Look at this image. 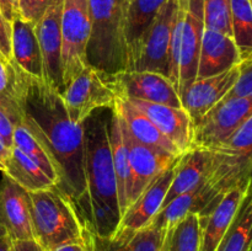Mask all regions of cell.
Masks as SVG:
<instances>
[{"instance_id":"cell-1","label":"cell","mask_w":252,"mask_h":251,"mask_svg":"<svg viewBox=\"0 0 252 251\" xmlns=\"http://www.w3.org/2000/svg\"><path fill=\"white\" fill-rule=\"evenodd\" d=\"M19 106L22 125L47 148L59 170V189L73 202L85 192L83 123L69 120L61 91L44 79L19 68Z\"/></svg>"},{"instance_id":"cell-2","label":"cell","mask_w":252,"mask_h":251,"mask_svg":"<svg viewBox=\"0 0 252 251\" xmlns=\"http://www.w3.org/2000/svg\"><path fill=\"white\" fill-rule=\"evenodd\" d=\"M108 121L110 110L101 108L83 122L85 192L74 206L81 223L100 238L112 236L121 220Z\"/></svg>"},{"instance_id":"cell-3","label":"cell","mask_w":252,"mask_h":251,"mask_svg":"<svg viewBox=\"0 0 252 251\" xmlns=\"http://www.w3.org/2000/svg\"><path fill=\"white\" fill-rule=\"evenodd\" d=\"M90 36L86 47L89 65L107 74L127 70L128 51L123 10L117 0H88Z\"/></svg>"},{"instance_id":"cell-4","label":"cell","mask_w":252,"mask_h":251,"mask_svg":"<svg viewBox=\"0 0 252 251\" xmlns=\"http://www.w3.org/2000/svg\"><path fill=\"white\" fill-rule=\"evenodd\" d=\"M33 238L46 251L83 240V223L73 202L57 186L29 192Z\"/></svg>"},{"instance_id":"cell-5","label":"cell","mask_w":252,"mask_h":251,"mask_svg":"<svg viewBox=\"0 0 252 251\" xmlns=\"http://www.w3.org/2000/svg\"><path fill=\"white\" fill-rule=\"evenodd\" d=\"M203 0H177L169 49V80L180 96L196 80L203 36Z\"/></svg>"},{"instance_id":"cell-6","label":"cell","mask_w":252,"mask_h":251,"mask_svg":"<svg viewBox=\"0 0 252 251\" xmlns=\"http://www.w3.org/2000/svg\"><path fill=\"white\" fill-rule=\"evenodd\" d=\"M115 75L88 65L61 91L71 122L81 125L96 110L113 107L120 97Z\"/></svg>"},{"instance_id":"cell-7","label":"cell","mask_w":252,"mask_h":251,"mask_svg":"<svg viewBox=\"0 0 252 251\" xmlns=\"http://www.w3.org/2000/svg\"><path fill=\"white\" fill-rule=\"evenodd\" d=\"M176 12L177 0H167L162 5L128 54L126 71H152L169 76V49Z\"/></svg>"},{"instance_id":"cell-8","label":"cell","mask_w":252,"mask_h":251,"mask_svg":"<svg viewBox=\"0 0 252 251\" xmlns=\"http://www.w3.org/2000/svg\"><path fill=\"white\" fill-rule=\"evenodd\" d=\"M62 90L89 65L86 47L90 36L88 0H63L62 7Z\"/></svg>"},{"instance_id":"cell-9","label":"cell","mask_w":252,"mask_h":251,"mask_svg":"<svg viewBox=\"0 0 252 251\" xmlns=\"http://www.w3.org/2000/svg\"><path fill=\"white\" fill-rule=\"evenodd\" d=\"M252 116V97L221 100L193 125L192 148L212 149Z\"/></svg>"},{"instance_id":"cell-10","label":"cell","mask_w":252,"mask_h":251,"mask_svg":"<svg viewBox=\"0 0 252 251\" xmlns=\"http://www.w3.org/2000/svg\"><path fill=\"white\" fill-rule=\"evenodd\" d=\"M115 108V107H113ZM116 110V108H115ZM117 112V110H116ZM122 130V138L128 153V162L130 170V199L129 204L137 198L140 192L165 169L174 164L182 155L175 157L161 150L153 149L140 144L128 132L120 113L117 112ZM128 208V207H127Z\"/></svg>"},{"instance_id":"cell-11","label":"cell","mask_w":252,"mask_h":251,"mask_svg":"<svg viewBox=\"0 0 252 251\" xmlns=\"http://www.w3.org/2000/svg\"><path fill=\"white\" fill-rule=\"evenodd\" d=\"M179 160L160 172L128 206L121 217L120 224L115 233H133L152 223L155 216L162 208L165 196L174 179L175 167Z\"/></svg>"},{"instance_id":"cell-12","label":"cell","mask_w":252,"mask_h":251,"mask_svg":"<svg viewBox=\"0 0 252 251\" xmlns=\"http://www.w3.org/2000/svg\"><path fill=\"white\" fill-rule=\"evenodd\" d=\"M62 7L63 0H54L34 25L43 64V79L62 91Z\"/></svg>"},{"instance_id":"cell-13","label":"cell","mask_w":252,"mask_h":251,"mask_svg":"<svg viewBox=\"0 0 252 251\" xmlns=\"http://www.w3.org/2000/svg\"><path fill=\"white\" fill-rule=\"evenodd\" d=\"M0 223L11 240H32L29 192L6 175L0 181Z\"/></svg>"},{"instance_id":"cell-14","label":"cell","mask_w":252,"mask_h":251,"mask_svg":"<svg viewBox=\"0 0 252 251\" xmlns=\"http://www.w3.org/2000/svg\"><path fill=\"white\" fill-rule=\"evenodd\" d=\"M120 96L161 105L181 107V100L166 76L152 71H123L116 74Z\"/></svg>"},{"instance_id":"cell-15","label":"cell","mask_w":252,"mask_h":251,"mask_svg":"<svg viewBox=\"0 0 252 251\" xmlns=\"http://www.w3.org/2000/svg\"><path fill=\"white\" fill-rule=\"evenodd\" d=\"M127 100H129L138 110L142 111L181 154H185L191 149L193 139V123L184 108L135 98Z\"/></svg>"},{"instance_id":"cell-16","label":"cell","mask_w":252,"mask_h":251,"mask_svg":"<svg viewBox=\"0 0 252 251\" xmlns=\"http://www.w3.org/2000/svg\"><path fill=\"white\" fill-rule=\"evenodd\" d=\"M239 64L218 75L196 79L180 96L181 107L189 113L193 125L230 90L239 75Z\"/></svg>"},{"instance_id":"cell-17","label":"cell","mask_w":252,"mask_h":251,"mask_svg":"<svg viewBox=\"0 0 252 251\" xmlns=\"http://www.w3.org/2000/svg\"><path fill=\"white\" fill-rule=\"evenodd\" d=\"M251 192V182L235 187L221 198L201 224L199 251H217L221 239L233 223L244 198Z\"/></svg>"},{"instance_id":"cell-18","label":"cell","mask_w":252,"mask_h":251,"mask_svg":"<svg viewBox=\"0 0 252 251\" xmlns=\"http://www.w3.org/2000/svg\"><path fill=\"white\" fill-rule=\"evenodd\" d=\"M243 61L233 37L204 30L197 65V78H209L233 68Z\"/></svg>"},{"instance_id":"cell-19","label":"cell","mask_w":252,"mask_h":251,"mask_svg":"<svg viewBox=\"0 0 252 251\" xmlns=\"http://www.w3.org/2000/svg\"><path fill=\"white\" fill-rule=\"evenodd\" d=\"M216 153L203 148H191L185 153L175 167L174 179L165 196L162 207L203 182L213 166Z\"/></svg>"},{"instance_id":"cell-20","label":"cell","mask_w":252,"mask_h":251,"mask_svg":"<svg viewBox=\"0 0 252 251\" xmlns=\"http://www.w3.org/2000/svg\"><path fill=\"white\" fill-rule=\"evenodd\" d=\"M113 107L120 113L121 118H122L123 123L127 127L130 135L140 144L147 145L153 149L169 153L175 157L182 155L176 149V147L160 133V130L155 127L154 123L142 111L138 110L129 100L120 96L116 100Z\"/></svg>"},{"instance_id":"cell-21","label":"cell","mask_w":252,"mask_h":251,"mask_svg":"<svg viewBox=\"0 0 252 251\" xmlns=\"http://www.w3.org/2000/svg\"><path fill=\"white\" fill-rule=\"evenodd\" d=\"M11 61L29 75L43 79V64L34 26L19 16L11 21Z\"/></svg>"},{"instance_id":"cell-22","label":"cell","mask_w":252,"mask_h":251,"mask_svg":"<svg viewBox=\"0 0 252 251\" xmlns=\"http://www.w3.org/2000/svg\"><path fill=\"white\" fill-rule=\"evenodd\" d=\"M108 140H110L111 157L115 169L116 181H117L118 203H120L121 217L129 206L130 199V170L128 162V153L122 138L120 118L115 108L110 110L108 121Z\"/></svg>"},{"instance_id":"cell-23","label":"cell","mask_w":252,"mask_h":251,"mask_svg":"<svg viewBox=\"0 0 252 251\" xmlns=\"http://www.w3.org/2000/svg\"><path fill=\"white\" fill-rule=\"evenodd\" d=\"M162 238L161 229L150 223L133 233H115L110 238L94 235V251H160Z\"/></svg>"},{"instance_id":"cell-24","label":"cell","mask_w":252,"mask_h":251,"mask_svg":"<svg viewBox=\"0 0 252 251\" xmlns=\"http://www.w3.org/2000/svg\"><path fill=\"white\" fill-rule=\"evenodd\" d=\"M2 174L14 180L27 192L39 191L56 186V184L44 174L43 170L31 157H27L14 145L10 148Z\"/></svg>"},{"instance_id":"cell-25","label":"cell","mask_w":252,"mask_h":251,"mask_svg":"<svg viewBox=\"0 0 252 251\" xmlns=\"http://www.w3.org/2000/svg\"><path fill=\"white\" fill-rule=\"evenodd\" d=\"M166 1L167 0H128L123 9V30L128 54Z\"/></svg>"},{"instance_id":"cell-26","label":"cell","mask_w":252,"mask_h":251,"mask_svg":"<svg viewBox=\"0 0 252 251\" xmlns=\"http://www.w3.org/2000/svg\"><path fill=\"white\" fill-rule=\"evenodd\" d=\"M12 127V145L31 157L57 186L59 184V170L47 148L25 126L14 125Z\"/></svg>"},{"instance_id":"cell-27","label":"cell","mask_w":252,"mask_h":251,"mask_svg":"<svg viewBox=\"0 0 252 251\" xmlns=\"http://www.w3.org/2000/svg\"><path fill=\"white\" fill-rule=\"evenodd\" d=\"M252 199L251 192L244 198L233 223L221 239L217 251H251Z\"/></svg>"},{"instance_id":"cell-28","label":"cell","mask_w":252,"mask_h":251,"mask_svg":"<svg viewBox=\"0 0 252 251\" xmlns=\"http://www.w3.org/2000/svg\"><path fill=\"white\" fill-rule=\"evenodd\" d=\"M201 224L198 214L191 213L165 231L160 251H199Z\"/></svg>"},{"instance_id":"cell-29","label":"cell","mask_w":252,"mask_h":251,"mask_svg":"<svg viewBox=\"0 0 252 251\" xmlns=\"http://www.w3.org/2000/svg\"><path fill=\"white\" fill-rule=\"evenodd\" d=\"M230 21L233 39L240 51L241 59L252 56L251 0H230Z\"/></svg>"},{"instance_id":"cell-30","label":"cell","mask_w":252,"mask_h":251,"mask_svg":"<svg viewBox=\"0 0 252 251\" xmlns=\"http://www.w3.org/2000/svg\"><path fill=\"white\" fill-rule=\"evenodd\" d=\"M251 147L252 116L246 118L228 138L209 150L229 157H251Z\"/></svg>"},{"instance_id":"cell-31","label":"cell","mask_w":252,"mask_h":251,"mask_svg":"<svg viewBox=\"0 0 252 251\" xmlns=\"http://www.w3.org/2000/svg\"><path fill=\"white\" fill-rule=\"evenodd\" d=\"M204 30L233 37L230 21V0H203Z\"/></svg>"},{"instance_id":"cell-32","label":"cell","mask_w":252,"mask_h":251,"mask_svg":"<svg viewBox=\"0 0 252 251\" xmlns=\"http://www.w3.org/2000/svg\"><path fill=\"white\" fill-rule=\"evenodd\" d=\"M239 66L238 78L223 100L252 97V56L243 59Z\"/></svg>"},{"instance_id":"cell-33","label":"cell","mask_w":252,"mask_h":251,"mask_svg":"<svg viewBox=\"0 0 252 251\" xmlns=\"http://www.w3.org/2000/svg\"><path fill=\"white\" fill-rule=\"evenodd\" d=\"M54 0H17L16 16L34 26Z\"/></svg>"},{"instance_id":"cell-34","label":"cell","mask_w":252,"mask_h":251,"mask_svg":"<svg viewBox=\"0 0 252 251\" xmlns=\"http://www.w3.org/2000/svg\"><path fill=\"white\" fill-rule=\"evenodd\" d=\"M0 56L11 59V24L0 11Z\"/></svg>"},{"instance_id":"cell-35","label":"cell","mask_w":252,"mask_h":251,"mask_svg":"<svg viewBox=\"0 0 252 251\" xmlns=\"http://www.w3.org/2000/svg\"><path fill=\"white\" fill-rule=\"evenodd\" d=\"M12 125L9 118L4 115L0 110V140L6 145L7 148L12 147Z\"/></svg>"},{"instance_id":"cell-36","label":"cell","mask_w":252,"mask_h":251,"mask_svg":"<svg viewBox=\"0 0 252 251\" xmlns=\"http://www.w3.org/2000/svg\"><path fill=\"white\" fill-rule=\"evenodd\" d=\"M12 251H46L34 239L32 240H11Z\"/></svg>"},{"instance_id":"cell-37","label":"cell","mask_w":252,"mask_h":251,"mask_svg":"<svg viewBox=\"0 0 252 251\" xmlns=\"http://www.w3.org/2000/svg\"><path fill=\"white\" fill-rule=\"evenodd\" d=\"M16 4L17 0H0V11L10 24L16 16Z\"/></svg>"},{"instance_id":"cell-38","label":"cell","mask_w":252,"mask_h":251,"mask_svg":"<svg viewBox=\"0 0 252 251\" xmlns=\"http://www.w3.org/2000/svg\"><path fill=\"white\" fill-rule=\"evenodd\" d=\"M83 244L84 251H94V234L90 229L83 224Z\"/></svg>"},{"instance_id":"cell-39","label":"cell","mask_w":252,"mask_h":251,"mask_svg":"<svg viewBox=\"0 0 252 251\" xmlns=\"http://www.w3.org/2000/svg\"><path fill=\"white\" fill-rule=\"evenodd\" d=\"M52 251H84V244L83 240L80 243H69V244H64V245L58 246L54 250Z\"/></svg>"},{"instance_id":"cell-40","label":"cell","mask_w":252,"mask_h":251,"mask_svg":"<svg viewBox=\"0 0 252 251\" xmlns=\"http://www.w3.org/2000/svg\"><path fill=\"white\" fill-rule=\"evenodd\" d=\"M10 149L0 140V171H4L5 162H6L7 157H9Z\"/></svg>"},{"instance_id":"cell-41","label":"cell","mask_w":252,"mask_h":251,"mask_svg":"<svg viewBox=\"0 0 252 251\" xmlns=\"http://www.w3.org/2000/svg\"><path fill=\"white\" fill-rule=\"evenodd\" d=\"M0 251H12L11 239L6 234L0 236Z\"/></svg>"},{"instance_id":"cell-42","label":"cell","mask_w":252,"mask_h":251,"mask_svg":"<svg viewBox=\"0 0 252 251\" xmlns=\"http://www.w3.org/2000/svg\"><path fill=\"white\" fill-rule=\"evenodd\" d=\"M117 1H118V4L121 5V7H122V10H123V9H125L126 4H127L128 0H117Z\"/></svg>"},{"instance_id":"cell-43","label":"cell","mask_w":252,"mask_h":251,"mask_svg":"<svg viewBox=\"0 0 252 251\" xmlns=\"http://www.w3.org/2000/svg\"><path fill=\"white\" fill-rule=\"evenodd\" d=\"M5 234H6V231H5L4 226H2V225H1V223H0V236L5 235Z\"/></svg>"}]
</instances>
